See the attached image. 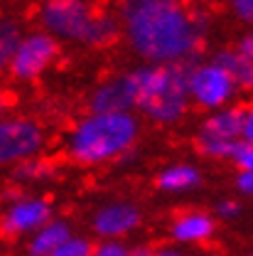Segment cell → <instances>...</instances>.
I'll list each match as a JSON object with an SVG mask.
<instances>
[{"label": "cell", "mask_w": 253, "mask_h": 256, "mask_svg": "<svg viewBox=\"0 0 253 256\" xmlns=\"http://www.w3.org/2000/svg\"><path fill=\"white\" fill-rule=\"evenodd\" d=\"M121 25L128 44L148 64L194 62L204 37L180 0H123Z\"/></svg>", "instance_id": "6da1fadb"}, {"label": "cell", "mask_w": 253, "mask_h": 256, "mask_svg": "<svg viewBox=\"0 0 253 256\" xmlns=\"http://www.w3.org/2000/svg\"><path fill=\"white\" fill-rule=\"evenodd\" d=\"M194 62L145 64L130 72L135 86V108L155 124H177L192 101L190 79Z\"/></svg>", "instance_id": "7a4b0ae2"}, {"label": "cell", "mask_w": 253, "mask_h": 256, "mask_svg": "<svg viewBox=\"0 0 253 256\" xmlns=\"http://www.w3.org/2000/svg\"><path fill=\"white\" fill-rule=\"evenodd\" d=\"M138 118L133 114H89L66 136L69 158L81 165H101L128 156L138 140Z\"/></svg>", "instance_id": "3957f363"}, {"label": "cell", "mask_w": 253, "mask_h": 256, "mask_svg": "<svg viewBox=\"0 0 253 256\" xmlns=\"http://www.w3.org/2000/svg\"><path fill=\"white\" fill-rule=\"evenodd\" d=\"M39 22L57 40L81 42L89 47L111 44L123 28L116 18L94 12L86 0H44L39 8Z\"/></svg>", "instance_id": "277c9868"}, {"label": "cell", "mask_w": 253, "mask_h": 256, "mask_svg": "<svg viewBox=\"0 0 253 256\" xmlns=\"http://www.w3.org/2000/svg\"><path fill=\"white\" fill-rule=\"evenodd\" d=\"M246 126V108L244 106H229L214 111L197 133L199 153L214 160H231L234 150L244 140Z\"/></svg>", "instance_id": "5b68a950"}, {"label": "cell", "mask_w": 253, "mask_h": 256, "mask_svg": "<svg viewBox=\"0 0 253 256\" xmlns=\"http://www.w3.org/2000/svg\"><path fill=\"white\" fill-rule=\"evenodd\" d=\"M236 89L239 86L231 79V74L214 60L207 64H194L190 79V92H192V101L197 106L219 111L224 106H229V101L234 98Z\"/></svg>", "instance_id": "8992f818"}, {"label": "cell", "mask_w": 253, "mask_h": 256, "mask_svg": "<svg viewBox=\"0 0 253 256\" xmlns=\"http://www.w3.org/2000/svg\"><path fill=\"white\" fill-rule=\"evenodd\" d=\"M44 133L30 118H7L0 124V160L5 165H20L39 156Z\"/></svg>", "instance_id": "52a82bcc"}, {"label": "cell", "mask_w": 253, "mask_h": 256, "mask_svg": "<svg viewBox=\"0 0 253 256\" xmlns=\"http://www.w3.org/2000/svg\"><path fill=\"white\" fill-rule=\"evenodd\" d=\"M57 37H52L49 32H32L25 34L17 52L12 54V60L7 64L10 74L20 82H32L37 79L49 64L57 57Z\"/></svg>", "instance_id": "ba28073f"}, {"label": "cell", "mask_w": 253, "mask_h": 256, "mask_svg": "<svg viewBox=\"0 0 253 256\" xmlns=\"http://www.w3.org/2000/svg\"><path fill=\"white\" fill-rule=\"evenodd\" d=\"M47 222H52V207L42 197H17L7 204L2 214V232L7 236L34 234Z\"/></svg>", "instance_id": "9c48e42d"}, {"label": "cell", "mask_w": 253, "mask_h": 256, "mask_svg": "<svg viewBox=\"0 0 253 256\" xmlns=\"http://www.w3.org/2000/svg\"><path fill=\"white\" fill-rule=\"evenodd\" d=\"M89 108L91 114H130V108H135V86L130 74L98 84L89 96Z\"/></svg>", "instance_id": "30bf717a"}, {"label": "cell", "mask_w": 253, "mask_h": 256, "mask_svg": "<svg viewBox=\"0 0 253 256\" xmlns=\"http://www.w3.org/2000/svg\"><path fill=\"white\" fill-rule=\"evenodd\" d=\"M140 224V210L133 204V202H108L103 207H98L91 220V226L98 236H103L106 242L108 239H121L130 234L135 226Z\"/></svg>", "instance_id": "8fae6325"}, {"label": "cell", "mask_w": 253, "mask_h": 256, "mask_svg": "<svg viewBox=\"0 0 253 256\" xmlns=\"http://www.w3.org/2000/svg\"><path fill=\"white\" fill-rule=\"evenodd\" d=\"M71 239V229L62 220H52L30 236L27 256H52L64 242Z\"/></svg>", "instance_id": "7c38bea8"}, {"label": "cell", "mask_w": 253, "mask_h": 256, "mask_svg": "<svg viewBox=\"0 0 253 256\" xmlns=\"http://www.w3.org/2000/svg\"><path fill=\"white\" fill-rule=\"evenodd\" d=\"M214 234V220L204 212H187L172 222V236L182 244H199Z\"/></svg>", "instance_id": "4fadbf2b"}, {"label": "cell", "mask_w": 253, "mask_h": 256, "mask_svg": "<svg viewBox=\"0 0 253 256\" xmlns=\"http://www.w3.org/2000/svg\"><path fill=\"white\" fill-rule=\"evenodd\" d=\"M158 190L170 192V194H182V192H192L202 185V172L187 165V162H180V165H170L165 168L158 175Z\"/></svg>", "instance_id": "5bb4252c"}, {"label": "cell", "mask_w": 253, "mask_h": 256, "mask_svg": "<svg viewBox=\"0 0 253 256\" xmlns=\"http://www.w3.org/2000/svg\"><path fill=\"white\" fill-rule=\"evenodd\" d=\"M214 62L222 64L224 69L231 74V79L236 82L239 89L253 92V62L249 57H244L239 50H224L214 57Z\"/></svg>", "instance_id": "9a60e30c"}, {"label": "cell", "mask_w": 253, "mask_h": 256, "mask_svg": "<svg viewBox=\"0 0 253 256\" xmlns=\"http://www.w3.org/2000/svg\"><path fill=\"white\" fill-rule=\"evenodd\" d=\"M20 42H22V37H20V28H17L15 22L5 20V22L0 25V62L5 64V66L10 64L12 54L17 52Z\"/></svg>", "instance_id": "2e32d148"}, {"label": "cell", "mask_w": 253, "mask_h": 256, "mask_svg": "<svg viewBox=\"0 0 253 256\" xmlns=\"http://www.w3.org/2000/svg\"><path fill=\"white\" fill-rule=\"evenodd\" d=\"M49 172H52L49 162H44V160H39V158H32V160L20 162V165H15V180L17 182H39Z\"/></svg>", "instance_id": "e0dca14e"}, {"label": "cell", "mask_w": 253, "mask_h": 256, "mask_svg": "<svg viewBox=\"0 0 253 256\" xmlns=\"http://www.w3.org/2000/svg\"><path fill=\"white\" fill-rule=\"evenodd\" d=\"M94 249L96 246H91L89 239H84V236H71V239L64 242L52 256H94Z\"/></svg>", "instance_id": "ac0fdd59"}, {"label": "cell", "mask_w": 253, "mask_h": 256, "mask_svg": "<svg viewBox=\"0 0 253 256\" xmlns=\"http://www.w3.org/2000/svg\"><path fill=\"white\" fill-rule=\"evenodd\" d=\"M231 162L239 168V172L253 170V143L241 140V143H239V148H236V150H234V156H231Z\"/></svg>", "instance_id": "d6986e66"}, {"label": "cell", "mask_w": 253, "mask_h": 256, "mask_svg": "<svg viewBox=\"0 0 253 256\" xmlns=\"http://www.w3.org/2000/svg\"><path fill=\"white\" fill-rule=\"evenodd\" d=\"M133 252L128 249L123 242H118V239H108V242H103V244H98L94 249V256H130Z\"/></svg>", "instance_id": "ffe728a7"}, {"label": "cell", "mask_w": 253, "mask_h": 256, "mask_svg": "<svg viewBox=\"0 0 253 256\" xmlns=\"http://www.w3.org/2000/svg\"><path fill=\"white\" fill-rule=\"evenodd\" d=\"M214 212H217L219 220H236V217L241 214V204L234 202V200H222V202L217 204Z\"/></svg>", "instance_id": "44dd1931"}, {"label": "cell", "mask_w": 253, "mask_h": 256, "mask_svg": "<svg viewBox=\"0 0 253 256\" xmlns=\"http://www.w3.org/2000/svg\"><path fill=\"white\" fill-rule=\"evenodd\" d=\"M231 2V10L246 20V22H253V0H229Z\"/></svg>", "instance_id": "7402d4cb"}, {"label": "cell", "mask_w": 253, "mask_h": 256, "mask_svg": "<svg viewBox=\"0 0 253 256\" xmlns=\"http://www.w3.org/2000/svg\"><path fill=\"white\" fill-rule=\"evenodd\" d=\"M130 256H185L182 252L177 249H170V246H162V249H148V246H138L133 249Z\"/></svg>", "instance_id": "603a6c76"}, {"label": "cell", "mask_w": 253, "mask_h": 256, "mask_svg": "<svg viewBox=\"0 0 253 256\" xmlns=\"http://www.w3.org/2000/svg\"><path fill=\"white\" fill-rule=\"evenodd\" d=\"M236 188H239L241 194L253 197V170H246V172H239L236 175Z\"/></svg>", "instance_id": "cb8c5ba5"}, {"label": "cell", "mask_w": 253, "mask_h": 256, "mask_svg": "<svg viewBox=\"0 0 253 256\" xmlns=\"http://www.w3.org/2000/svg\"><path fill=\"white\" fill-rule=\"evenodd\" d=\"M236 50L244 54V57H249L253 62V32H249V34H244L241 40H239V44H236Z\"/></svg>", "instance_id": "d4e9b609"}, {"label": "cell", "mask_w": 253, "mask_h": 256, "mask_svg": "<svg viewBox=\"0 0 253 256\" xmlns=\"http://www.w3.org/2000/svg\"><path fill=\"white\" fill-rule=\"evenodd\" d=\"M244 140L253 143V106L246 108V126H244Z\"/></svg>", "instance_id": "484cf974"}, {"label": "cell", "mask_w": 253, "mask_h": 256, "mask_svg": "<svg viewBox=\"0 0 253 256\" xmlns=\"http://www.w3.org/2000/svg\"><path fill=\"white\" fill-rule=\"evenodd\" d=\"M249 256H253V254H249Z\"/></svg>", "instance_id": "4316f807"}, {"label": "cell", "mask_w": 253, "mask_h": 256, "mask_svg": "<svg viewBox=\"0 0 253 256\" xmlns=\"http://www.w3.org/2000/svg\"><path fill=\"white\" fill-rule=\"evenodd\" d=\"M180 2H182V0H180Z\"/></svg>", "instance_id": "83f0119b"}]
</instances>
